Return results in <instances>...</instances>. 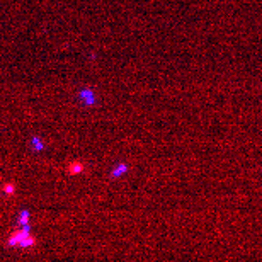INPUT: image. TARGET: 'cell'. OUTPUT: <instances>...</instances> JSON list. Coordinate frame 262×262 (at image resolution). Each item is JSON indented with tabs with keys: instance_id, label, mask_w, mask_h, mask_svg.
I'll use <instances>...</instances> for the list:
<instances>
[{
	"instance_id": "cell-1",
	"label": "cell",
	"mask_w": 262,
	"mask_h": 262,
	"mask_svg": "<svg viewBox=\"0 0 262 262\" xmlns=\"http://www.w3.org/2000/svg\"><path fill=\"white\" fill-rule=\"evenodd\" d=\"M29 233V226H22V228H19V230H16L14 233H12L10 237H9V240H7V243L12 247H19V242L22 240V237L27 235Z\"/></svg>"
},
{
	"instance_id": "cell-2",
	"label": "cell",
	"mask_w": 262,
	"mask_h": 262,
	"mask_svg": "<svg viewBox=\"0 0 262 262\" xmlns=\"http://www.w3.org/2000/svg\"><path fill=\"white\" fill-rule=\"evenodd\" d=\"M84 170H85V165L82 162H72L68 165V174H72V175H77V174L84 172Z\"/></svg>"
},
{
	"instance_id": "cell-3",
	"label": "cell",
	"mask_w": 262,
	"mask_h": 262,
	"mask_svg": "<svg viewBox=\"0 0 262 262\" xmlns=\"http://www.w3.org/2000/svg\"><path fill=\"white\" fill-rule=\"evenodd\" d=\"M36 243V238L31 235V233H27V235L22 237V240L19 242V247H32Z\"/></svg>"
},
{
	"instance_id": "cell-4",
	"label": "cell",
	"mask_w": 262,
	"mask_h": 262,
	"mask_svg": "<svg viewBox=\"0 0 262 262\" xmlns=\"http://www.w3.org/2000/svg\"><path fill=\"white\" fill-rule=\"evenodd\" d=\"M126 170H128V167H126L124 163H121L118 168H114V170H112V175H114V177H118V175H121V174L126 172Z\"/></svg>"
},
{
	"instance_id": "cell-5",
	"label": "cell",
	"mask_w": 262,
	"mask_h": 262,
	"mask_svg": "<svg viewBox=\"0 0 262 262\" xmlns=\"http://www.w3.org/2000/svg\"><path fill=\"white\" fill-rule=\"evenodd\" d=\"M4 191H5L7 194H14L16 192V186H14V184H5V186H4Z\"/></svg>"
}]
</instances>
